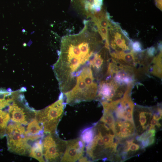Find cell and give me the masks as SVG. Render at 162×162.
<instances>
[{
  "instance_id": "1",
  "label": "cell",
  "mask_w": 162,
  "mask_h": 162,
  "mask_svg": "<svg viewBox=\"0 0 162 162\" xmlns=\"http://www.w3.org/2000/svg\"><path fill=\"white\" fill-rule=\"evenodd\" d=\"M84 27L77 34L62 38L58 59L53 66L56 73L64 79L73 77L86 64L98 49L100 43L96 29L89 20L83 22Z\"/></svg>"
},
{
  "instance_id": "2",
  "label": "cell",
  "mask_w": 162,
  "mask_h": 162,
  "mask_svg": "<svg viewBox=\"0 0 162 162\" xmlns=\"http://www.w3.org/2000/svg\"><path fill=\"white\" fill-rule=\"evenodd\" d=\"M94 125V135L86 146V154L92 161H115L119 140L113 130L100 121Z\"/></svg>"
},
{
  "instance_id": "3",
  "label": "cell",
  "mask_w": 162,
  "mask_h": 162,
  "mask_svg": "<svg viewBox=\"0 0 162 162\" xmlns=\"http://www.w3.org/2000/svg\"><path fill=\"white\" fill-rule=\"evenodd\" d=\"M66 104L63 95L61 93L57 101L41 110L35 111V118L42 125L44 133H56Z\"/></svg>"
},
{
  "instance_id": "4",
  "label": "cell",
  "mask_w": 162,
  "mask_h": 162,
  "mask_svg": "<svg viewBox=\"0 0 162 162\" xmlns=\"http://www.w3.org/2000/svg\"><path fill=\"white\" fill-rule=\"evenodd\" d=\"M26 130L22 124L13 122L7 125L6 130L8 150L20 155L29 153L31 146L28 143Z\"/></svg>"
},
{
  "instance_id": "5",
  "label": "cell",
  "mask_w": 162,
  "mask_h": 162,
  "mask_svg": "<svg viewBox=\"0 0 162 162\" xmlns=\"http://www.w3.org/2000/svg\"><path fill=\"white\" fill-rule=\"evenodd\" d=\"M127 86H122L112 78L106 77L99 83L96 100L101 102H110L121 98Z\"/></svg>"
},
{
  "instance_id": "6",
  "label": "cell",
  "mask_w": 162,
  "mask_h": 162,
  "mask_svg": "<svg viewBox=\"0 0 162 162\" xmlns=\"http://www.w3.org/2000/svg\"><path fill=\"white\" fill-rule=\"evenodd\" d=\"M56 134H48L42 140L43 156L46 161H60L64 152L66 141Z\"/></svg>"
},
{
  "instance_id": "7",
  "label": "cell",
  "mask_w": 162,
  "mask_h": 162,
  "mask_svg": "<svg viewBox=\"0 0 162 162\" xmlns=\"http://www.w3.org/2000/svg\"><path fill=\"white\" fill-rule=\"evenodd\" d=\"M136 134L119 140L115 161L122 162L139 155L145 148L136 138Z\"/></svg>"
},
{
  "instance_id": "8",
  "label": "cell",
  "mask_w": 162,
  "mask_h": 162,
  "mask_svg": "<svg viewBox=\"0 0 162 162\" xmlns=\"http://www.w3.org/2000/svg\"><path fill=\"white\" fill-rule=\"evenodd\" d=\"M153 112V108L134 105L133 117L136 135L149 129Z\"/></svg>"
},
{
  "instance_id": "9",
  "label": "cell",
  "mask_w": 162,
  "mask_h": 162,
  "mask_svg": "<svg viewBox=\"0 0 162 162\" xmlns=\"http://www.w3.org/2000/svg\"><path fill=\"white\" fill-rule=\"evenodd\" d=\"M85 146L80 138L66 141V148L60 161L74 162L78 160L83 156Z\"/></svg>"
},
{
  "instance_id": "10",
  "label": "cell",
  "mask_w": 162,
  "mask_h": 162,
  "mask_svg": "<svg viewBox=\"0 0 162 162\" xmlns=\"http://www.w3.org/2000/svg\"><path fill=\"white\" fill-rule=\"evenodd\" d=\"M113 132L118 140L126 139L136 134L134 122L128 120L116 118Z\"/></svg>"
},
{
  "instance_id": "11",
  "label": "cell",
  "mask_w": 162,
  "mask_h": 162,
  "mask_svg": "<svg viewBox=\"0 0 162 162\" xmlns=\"http://www.w3.org/2000/svg\"><path fill=\"white\" fill-rule=\"evenodd\" d=\"M81 13L90 18L102 10L103 0H76Z\"/></svg>"
},
{
  "instance_id": "12",
  "label": "cell",
  "mask_w": 162,
  "mask_h": 162,
  "mask_svg": "<svg viewBox=\"0 0 162 162\" xmlns=\"http://www.w3.org/2000/svg\"><path fill=\"white\" fill-rule=\"evenodd\" d=\"M11 120L15 123L26 125L28 124L29 116L24 109L19 107L14 101L11 104L8 109Z\"/></svg>"
},
{
  "instance_id": "13",
  "label": "cell",
  "mask_w": 162,
  "mask_h": 162,
  "mask_svg": "<svg viewBox=\"0 0 162 162\" xmlns=\"http://www.w3.org/2000/svg\"><path fill=\"white\" fill-rule=\"evenodd\" d=\"M44 131L41 124L35 118H33L28 124L25 134L27 140L34 141L43 137Z\"/></svg>"
},
{
  "instance_id": "14",
  "label": "cell",
  "mask_w": 162,
  "mask_h": 162,
  "mask_svg": "<svg viewBox=\"0 0 162 162\" xmlns=\"http://www.w3.org/2000/svg\"><path fill=\"white\" fill-rule=\"evenodd\" d=\"M156 130H148L139 135L136 134V138L145 148L153 144L155 141Z\"/></svg>"
},
{
  "instance_id": "15",
  "label": "cell",
  "mask_w": 162,
  "mask_h": 162,
  "mask_svg": "<svg viewBox=\"0 0 162 162\" xmlns=\"http://www.w3.org/2000/svg\"><path fill=\"white\" fill-rule=\"evenodd\" d=\"M29 156L40 162H45L43 158L42 140H37L31 147Z\"/></svg>"
},
{
  "instance_id": "16",
  "label": "cell",
  "mask_w": 162,
  "mask_h": 162,
  "mask_svg": "<svg viewBox=\"0 0 162 162\" xmlns=\"http://www.w3.org/2000/svg\"><path fill=\"white\" fill-rule=\"evenodd\" d=\"M153 65L150 67L151 74L153 75L162 78V50L154 57L152 61Z\"/></svg>"
},
{
  "instance_id": "17",
  "label": "cell",
  "mask_w": 162,
  "mask_h": 162,
  "mask_svg": "<svg viewBox=\"0 0 162 162\" xmlns=\"http://www.w3.org/2000/svg\"><path fill=\"white\" fill-rule=\"evenodd\" d=\"M10 119L8 113L0 109V137L1 138L6 136V129Z\"/></svg>"
},
{
  "instance_id": "18",
  "label": "cell",
  "mask_w": 162,
  "mask_h": 162,
  "mask_svg": "<svg viewBox=\"0 0 162 162\" xmlns=\"http://www.w3.org/2000/svg\"><path fill=\"white\" fill-rule=\"evenodd\" d=\"M115 120V116L112 112L103 110V115L100 121L107 125L113 131Z\"/></svg>"
},
{
  "instance_id": "19",
  "label": "cell",
  "mask_w": 162,
  "mask_h": 162,
  "mask_svg": "<svg viewBox=\"0 0 162 162\" xmlns=\"http://www.w3.org/2000/svg\"><path fill=\"white\" fill-rule=\"evenodd\" d=\"M94 135V125L83 130L80 137L85 143V145L88 144L93 139Z\"/></svg>"
},
{
  "instance_id": "20",
  "label": "cell",
  "mask_w": 162,
  "mask_h": 162,
  "mask_svg": "<svg viewBox=\"0 0 162 162\" xmlns=\"http://www.w3.org/2000/svg\"><path fill=\"white\" fill-rule=\"evenodd\" d=\"M129 45L131 50L135 52H141L143 51L141 45L139 41L133 42L130 40Z\"/></svg>"
},
{
  "instance_id": "21",
  "label": "cell",
  "mask_w": 162,
  "mask_h": 162,
  "mask_svg": "<svg viewBox=\"0 0 162 162\" xmlns=\"http://www.w3.org/2000/svg\"><path fill=\"white\" fill-rule=\"evenodd\" d=\"M156 52L155 48L154 47L152 46L147 50L146 53L149 57H152L155 54Z\"/></svg>"
},
{
  "instance_id": "22",
  "label": "cell",
  "mask_w": 162,
  "mask_h": 162,
  "mask_svg": "<svg viewBox=\"0 0 162 162\" xmlns=\"http://www.w3.org/2000/svg\"><path fill=\"white\" fill-rule=\"evenodd\" d=\"M156 7L161 11L162 10V0H155Z\"/></svg>"
},
{
  "instance_id": "23",
  "label": "cell",
  "mask_w": 162,
  "mask_h": 162,
  "mask_svg": "<svg viewBox=\"0 0 162 162\" xmlns=\"http://www.w3.org/2000/svg\"><path fill=\"white\" fill-rule=\"evenodd\" d=\"M79 162H90V160H89L86 157H81L79 160Z\"/></svg>"
},
{
  "instance_id": "24",
  "label": "cell",
  "mask_w": 162,
  "mask_h": 162,
  "mask_svg": "<svg viewBox=\"0 0 162 162\" xmlns=\"http://www.w3.org/2000/svg\"><path fill=\"white\" fill-rule=\"evenodd\" d=\"M20 91L21 92H25L26 91V88L25 87H22L20 88Z\"/></svg>"
}]
</instances>
